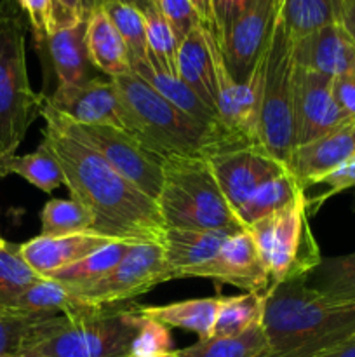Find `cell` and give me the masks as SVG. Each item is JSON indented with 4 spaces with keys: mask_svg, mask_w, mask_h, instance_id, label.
<instances>
[{
    "mask_svg": "<svg viewBox=\"0 0 355 357\" xmlns=\"http://www.w3.org/2000/svg\"><path fill=\"white\" fill-rule=\"evenodd\" d=\"M40 117L42 143L58 159L72 199L93 213L94 232L131 244H164L167 225L159 204L73 135L47 100Z\"/></svg>",
    "mask_w": 355,
    "mask_h": 357,
    "instance_id": "obj_1",
    "label": "cell"
},
{
    "mask_svg": "<svg viewBox=\"0 0 355 357\" xmlns=\"http://www.w3.org/2000/svg\"><path fill=\"white\" fill-rule=\"evenodd\" d=\"M267 351L260 357H315L355 335V305L334 303L305 278L270 284L261 316Z\"/></svg>",
    "mask_w": 355,
    "mask_h": 357,
    "instance_id": "obj_2",
    "label": "cell"
},
{
    "mask_svg": "<svg viewBox=\"0 0 355 357\" xmlns=\"http://www.w3.org/2000/svg\"><path fill=\"white\" fill-rule=\"evenodd\" d=\"M111 80L118 93L122 129L164 159H211L230 150L247 149L223 126L202 124L181 112L134 72Z\"/></svg>",
    "mask_w": 355,
    "mask_h": 357,
    "instance_id": "obj_3",
    "label": "cell"
},
{
    "mask_svg": "<svg viewBox=\"0 0 355 357\" xmlns=\"http://www.w3.org/2000/svg\"><path fill=\"white\" fill-rule=\"evenodd\" d=\"M141 319L138 307L120 305L37 321L19 357H129Z\"/></svg>",
    "mask_w": 355,
    "mask_h": 357,
    "instance_id": "obj_4",
    "label": "cell"
},
{
    "mask_svg": "<svg viewBox=\"0 0 355 357\" xmlns=\"http://www.w3.org/2000/svg\"><path fill=\"white\" fill-rule=\"evenodd\" d=\"M157 204L167 229H244L226 202L211 164L202 157L164 160V180Z\"/></svg>",
    "mask_w": 355,
    "mask_h": 357,
    "instance_id": "obj_5",
    "label": "cell"
},
{
    "mask_svg": "<svg viewBox=\"0 0 355 357\" xmlns=\"http://www.w3.org/2000/svg\"><path fill=\"white\" fill-rule=\"evenodd\" d=\"M45 96L35 93L26 66V26L13 0L0 2V159L16 153Z\"/></svg>",
    "mask_w": 355,
    "mask_h": 357,
    "instance_id": "obj_6",
    "label": "cell"
},
{
    "mask_svg": "<svg viewBox=\"0 0 355 357\" xmlns=\"http://www.w3.org/2000/svg\"><path fill=\"white\" fill-rule=\"evenodd\" d=\"M261 61L260 145L287 166L296 149L294 49L284 24L275 20Z\"/></svg>",
    "mask_w": 355,
    "mask_h": 357,
    "instance_id": "obj_7",
    "label": "cell"
},
{
    "mask_svg": "<svg viewBox=\"0 0 355 357\" xmlns=\"http://www.w3.org/2000/svg\"><path fill=\"white\" fill-rule=\"evenodd\" d=\"M271 284L308 275L320 264L319 244L308 223L305 192L278 211L246 227Z\"/></svg>",
    "mask_w": 355,
    "mask_h": 357,
    "instance_id": "obj_8",
    "label": "cell"
},
{
    "mask_svg": "<svg viewBox=\"0 0 355 357\" xmlns=\"http://www.w3.org/2000/svg\"><path fill=\"white\" fill-rule=\"evenodd\" d=\"M167 281H173V272L164 244H134L103 279L84 289H70L87 309H108L127 305Z\"/></svg>",
    "mask_w": 355,
    "mask_h": 357,
    "instance_id": "obj_9",
    "label": "cell"
},
{
    "mask_svg": "<svg viewBox=\"0 0 355 357\" xmlns=\"http://www.w3.org/2000/svg\"><path fill=\"white\" fill-rule=\"evenodd\" d=\"M61 115V114H59ZM65 124L75 136L96 150L115 171L157 202L164 180V157L150 150L145 143L122 128L113 126H80L68 121Z\"/></svg>",
    "mask_w": 355,
    "mask_h": 357,
    "instance_id": "obj_10",
    "label": "cell"
},
{
    "mask_svg": "<svg viewBox=\"0 0 355 357\" xmlns=\"http://www.w3.org/2000/svg\"><path fill=\"white\" fill-rule=\"evenodd\" d=\"M261 61L246 82L230 75L221 49L216 56V112L223 128L247 146H260Z\"/></svg>",
    "mask_w": 355,
    "mask_h": 357,
    "instance_id": "obj_11",
    "label": "cell"
},
{
    "mask_svg": "<svg viewBox=\"0 0 355 357\" xmlns=\"http://www.w3.org/2000/svg\"><path fill=\"white\" fill-rule=\"evenodd\" d=\"M191 278L232 284L246 293H265L271 284L270 274L246 229L233 234L211 260L188 268L180 279Z\"/></svg>",
    "mask_w": 355,
    "mask_h": 357,
    "instance_id": "obj_12",
    "label": "cell"
},
{
    "mask_svg": "<svg viewBox=\"0 0 355 357\" xmlns=\"http://www.w3.org/2000/svg\"><path fill=\"white\" fill-rule=\"evenodd\" d=\"M277 14L278 0H254L219 42L225 65L235 82H246L254 72L274 30Z\"/></svg>",
    "mask_w": 355,
    "mask_h": 357,
    "instance_id": "obj_13",
    "label": "cell"
},
{
    "mask_svg": "<svg viewBox=\"0 0 355 357\" xmlns=\"http://www.w3.org/2000/svg\"><path fill=\"white\" fill-rule=\"evenodd\" d=\"M216 181L232 211L239 213L244 202L271 178L285 173L287 166L260 146L230 150L207 159Z\"/></svg>",
    "mask_w": 355,
    "mask_h": 357,
    "instance_id": "obj_14",
    "label": "cell"
},
{
    "mask_svg": "<svg viewBox=\"0 0 355 357\" xmlns=\"http://www.w3.org/2000/svg\"><path fill=\"white\" fill-rule=\"evenodd\" d=\"M333 94V79L296 65L294 129L296 146L305 145L350 121Z\"/></svg>",
    "mask_w": 355,
    "mask_h": 357,
    "instance_id": "obj_15",
    "label": "cell"
},
{
    "mask_svg": "<svg viewBox=\"0 0 355 357\" xmlns=\"http://www.w3.org/2000/svg\"><path fill=\"white\" fill-rule=\"evenodd\" d=\"M45 100L58 114L75 124L122 128L117 87L108 77H96L82 84H58Z\"/></svg>",
    "mask_w": 355,
    "mask_h": 357,
    "instance_id": "obj_16",
    "label": "cell"
},
{
    "mask_svg": "<svg viewBox=\"0 0 355 357\" xmlns=\"http://www.w3.org/2000/svg\"><path fill=\"white\" fill-rule=\"evenodd\" d=\"M113 243H117V239L113 237L87 230V232L70 234V236L61 237L37 236L28 243L19 244V251L24 261L40 278L47 279L56 272L79 264L89 255Z\"/></svg>",
    "mask_w": 355,
    "mask_h": 357,
    "instance_id": "obj_17",
    "label": "cell"
},
{
    "mask_svg": "<svg viewBox=\"0 0 355 357\" xmlns=\"http://www.w3.org/2000/svg\"><path fill=\"white\" fill-rule=\"evenodd\" d=\"M354 153L355 119H350L320 138L296 146L287 162V169L296 178L301 190L306 192L317 178L329 173Z\"/></svg>",
    "mask_w": 355,
    "mask_h": 357,
    "instance_id": "obj_18",
    "label": "cell"
},
{
    "mask_svg": "<svg viewBox=\"0 0 355 357\" xmlns=\"http://www.w3.org/2000/svg\"><path fill=\"white\" fill-rule=\"evenodd\" d=\"M294 63L329 79L355 73V42L343 24H329L292 42Z\"/></svg>",
    "mask_w": 355,
    "mask_h": 357,
    "instance_id": "obj_19",
    "label": "cell"
},
{
    "mask_svg": "<svg viewBox=\"0 0 355 357\" xmlns=\"http://www.w3.org/2000/svg\"><path fill=\"white\" fill-rule=\"evenodd\" d=\"M219 42L205 24H198L178 47V77L216 112V56ZM218 114V112H216Z\"/></svg>",
    "mask_w": 355,
    "mask_h": 357,
    "instance_id": "obj_20",
    "label": "cell"
},
{
    "mask_svg": "<svg viewBox=\"0 0 355 357\" xmlns=\"http://www.w3.org/2000/svg\"><path fill=\"white\" fill-rule=\"evenodd\" d=\"M87 20L61 23L45 40L49 59L54 68L58 84H82L93 80V63L86 45Z\"/></svg>",
    "mask_w": 355,
    "mask_h": 357,
    "instance_id": "obj_21",
    "label": "cell"
},
{
    "mask_svg": "<svg viewBox=\"0 0 355 357\" xmlns=\"http://www.w3.org/2000/svg\"><path fill=\"white\" fill-rule=\"evenodd\" d=\"M239 230L242 229L239 227L214 230L167 229L164 253L173 272V279H180L184 271L211 260L221 250L223 244Z\"/></svg>",
    "mask_w": 355,
    "mask_h": 357,
    "instance_id": "obj_22",
    "label": "cell"
},
{
    "mask_svg": "<svg viewBox=\"0 0 355 357\" xmlns=\"http://www.w3.org/2000/svg\"><path fill=\"white\" fill-rule=\"evenodd\" d=\"M86 45L93 66L108 79L132 72L127 47L103 7H96L87 17Z\"/></svg>",
    "mask_w": 355,
    "mask_h": 357,
    "instance_id": "obj_23",
    "label": "cell"
},
{
    "mask_svg": "<svg viewBox=\"0 0 355 357\" xmlns=\"http://www.w3.org/2000/svg\"><path fill=\"white\" fill-rule=\"evenodd\" d=\"M90 310L97 309H87L68 286L42 278L14 302L9 312L31 321H44L56 316H82Z\"/></svg>",
    "mask_w": 355,
    "mask_h": 357,
    "instance_id": "obj_24",
    "label": "cell"
},
{
    "mask_svg": "<svg viewBox=\"0 0 355 357\" xmlns=\"http://www.w3.org/2000/svg\"><path fill=\"white\" fill-rule=\"evenodd\" d=\"M131 70L136 75L141 77L146 84H150L160 96L166 98L181 112L194 117L195 121L207 126H223L219 122L218 114L188 84H184L178 75L167 73L150 58L146 61L132 63Z\"/></svg>",
    "mask_w": 355,
    "mask_h": 357,
    "instance_id": "obj_25",
    "label": "cell"
},
{
    "mask_svg": "<svg viewBox=\"0 0 355 357\" xmlns=\"http://www.w3.org/2000/svg\"><path fill=\"white\" fill-rule=\"evenodd\" d=\"M221 295L211 298H190L167 305H141L138 307L139 316L162 323L167 328H181L194 331L198 340L211 338L218 316Z\"/></svg>",
    "mask_w": 355,
    "mask_h": 357,
    "instance_id": "obj_26",
    "label": "cell"
},
{
    "mask_svg": "<svg viewBox=\"0 0 355 357\" xmlns=\"http://www.w3.org/2000/svg\"><path fill=\"white\" fill-rule=\"evenodd\" d=\"M343 0H278V21L292 42L329 24L341 23Z\"/></svg>",
    "mask_w": 355,
    "mask_h": 357,
    "instance_id": "obj_27",
    "label": "cell"
},
{
    "mask_svg": "<svg viewBox=\"0 0 355 357\" xmlns=\"http://www.w3.org/2000/svg\"><path fill=\"white\" fill-rule=\"evenodd\" d=\"M305 281L329 302L355 305V253L322 258Z\"/></svg>",
    "mask_w": 355,
    "mask_h": 357,
    "instance_id": "obj_28",
    "label": "cell"
},
{
    "mask_svg": "<svg viewBox=\"0 0 355 357\" xmlns=\"http://www.w3.org/2000/svg\"><path fill=\"white\" fill-rule=\"evenodd\" d=\"M9 174H17L44 194H52L56 188L61 187L65 180L58 159L52 155L45 143H40L37 150L24 155L14 153L0 159V178Z\"/></svg>",
    "mask_w": 355,
    "mask_h": 357,
    "instance_id": "obj_29",
    "label": "cell"
},
{
    "mask_svg": "<svg viewBox=\"0 0 355 357\" xmlns=\"http://www.w3.org/2000/svg\"><path fill=\"white\" fill-rule=\"evenodd\" d=\"M301 187L298 185L296 178L292 176L291 171L278 174V176L271 178L267 183L261 185L246 202L242 208L237 213L240 225L246 229L247 225L254 223L256 220L263 218V216L271 215V213L278 211L294 201L299 194H301Z\"/></svg>",
    "mask_w": 355,
    "mask_h": 357,
    "instance_id": "obj_30",
    "label": "cell"
},
{
    "mask_svg": "<svg viewBox=\"0 0 355 357\" xmlns=\"http://www.w3.org/2000/svg\"><path fill=\"white\" fill-rule=\"evenodd\" d=\"M263 324L256 323L237 337H211L176 351L180 357H260L267 351Z\"/></svg>",
    "mask_w": 355,
    "mask_h": 357,
    "instance_id": "obj_31",
    "label": "cell"
},
{
    "mask_svg": "<svg viewBox=\"0 0 355 357\" xmlns=\"http://www.w3.org/2000/svg\"><path fill=\"white\" fill-rule=\"evenodd\" d=\"M134 244L124 243V241L108 244V246L97 250L96 253L80 260L79 264L63 268V271L56 272V274H52L47 279L61 282V284L68 286L72 289H84L97 282L100 279H103L127 255V251Z\"/></svg>",
    "mask_w": 355,
    "mask_h": 357,
    "instance_id": "obj_32",
    "label": "cell"
},
{
    "mask_svg": "<svg viewBox=\"0 0 355 357\" xmlns=\"http://www.w3.org/2000/svg\"><path fill=\"white\" fill-rule=\"evenodd\" d=\"M263 316V293L221 296L211 337H237L260 323Z\"/></svg>",
    "mask_w": 355,
    "mask_h": 357,
    "instance_id": "obj_33",
    "label": "cell"
},
{
    "mask_svg": "<svg viewBox=\"0 0 355 357\" xmlns=\"http://www.w3.org/2000/svg\"><path fill=\"white\" fill-rule=\"evenodd\" d=\"M93 213L75 199H51L40 213V236H70L93 230Z\"/></svg>",
    "mask_w": 355,
    "mask_h": 357,
    "instance_id": "obj_34",
    "label": "cell"
},
{
    "mask_svg": "<svg viewBox=\"0 0 355 357\" xmlns=\"http://www.w3.org/2000/svg\"><path fill=\"white\" fill-rule=\"evenodd\" d=\"M40 279L21 257L19 244L6 243L0 251V310L9 312L14 302Z\"/></svg>",
    "mask_w": 355,
    "mask_h": 357,
    "instance_id": "obj_35",
    "label": "cell"
},
{
    "mask_svg": "<svg viewBox=\"0 0 355 357\" xmlns=\"http://www.w3.org/2000/svg\"><path fill=\"white\" fill-rule=\"evenodd\" d=\"M143 17H145L146 26V44H148V58L152 59L155 65L166 70L167 73L178 75L176 61H178V44L176 37H174L173 28L166 21V17L160 14L155 3H150L145 10H143Z\"/></svg>",
    "mask_w": 355,
    "mask_h": 357,
    "instance_id": "obj_36",
    "label": "cell"
},
{
    "mask_svg": "<svg viewBox=\"0 0 355 357\" xmlns=\"http://www.w3.org/2000/svg\"><path fill=\"white\" fill-rule=\"evenodd\" d=\"M100 7H103L104 13L108 14L113 26L117 28L118 35L124 40L131 65L146 61L148 59V44H146V26L141 10L117 2H108Z\"/></svg>",
    "mask_w": 355,
    "mask_h": 357,
    "instance_id": "obj_37",
    "label": "cell"
},
{
    "mask_svg": "<svg viewBox=\"0 0 355 357\" xmlns=\"http://www.w3.org/2000/svg\"><path fill=\"white\" fill-rule=\"evenodd\" d=\"M315 185H322V187L326 188H324V192L317 194L315 197H306V209H308V215H313V213L319 211V209L322 208L331 197H334V195L355 187V153L348 157L347 160H343L340 166L331 169L329 173L317 178L310 187H315Z\"/></svg>",
    "mask_w": 355,
    "mask_h": 357,
    "instance_id": "obj_38",
    "label": "cell"
},
{
    "mask_svg": "<svg viewBox=\"0 0 355 357\" xmlns=\"http://www.w3.org/2000/svg\"><path fill=\"white\" fill-rule=\"evenodd\" d=\"M169 330L171 328L164 326L159 321L143 317L138 335H136L134 342H132L131 356L148 357L173 352V338H171Z\"/></svg>",
    "mask_w": 355,
    "mask_h": 357,
    "instance_id": "obj_39",
    "label": "cell"
},
{
    "mask_svg": "<svg viewBox=\"0 0 355 357\" xmlns=\"http://www.w3.org/2000/svg\"><path fill=\"white\" fill-rule=\"evenodd\" d=\"M153 3L173 28L178 44H181L194 28L204 24L190 0H153Z\"/></svg>",
    "mask_w": 355,
    "mask_h": 357,
    "instance_id": "obj_40",
    "label": "cell"
},
{
    "mask_svg": "<svg viewBox=\"0 0 355 357\" xmlns=\"http://www.w3.org/2000/svg\"><path fill=\"white\" fill-rule=\"evenodd\" d=\"M37 321L0 310V357H19L31 324Z\"/></svg>",
    "mask_w": 355,
    "mask_h": 357,
    "instance_id": "obj_41",
    "label": "cell"
},
{
    "mask_svg": "<svg viewBox=\"0 0 355 357\" xmlns=\"http://www.w3.org/2000/svg\"><path fill=\"white\" fill-rule=\"evenodd\" d=\"M17 3L26 13L37 45L44 47L47 37L58 24L54 0H17Z\"/></svg>",
    "mask_w": 355,
    "mask_h": 357,
    "instance_id": "obj_42",
    "label": "cell"
},
{
    "mask_svg": "<svg viewBox=\"0 0 355 357\" xmlns=\"http://www.w3.org/2000/svg\"><path fill=\"white\" fill-rule=\"evenodd\" d=\"M254 0H212V14L218 42L225 38L235 21L253 6Z\"/></svg>",
    "mask_w": 355,
    "mask_h": 357,
    "instance_id": "obj_43",
    "label": "cell"
},
{
    "mask_svg": "<svg viewBox=\"0 0 355 357\" xmlns=\"http://www.w3.org/2000/svg\"><path fill=\"white\" fill-rule=\"evenodd\" d=\"M54 3L58 24L75 20H87L89 14L97 7L96 0H54Z\"/></svg>",
    "mask_w": 355,
    "mask_h": 357,
    "instance_id": "obj_44",
    "label": "cell"
},
{
    "mask_svg": "<svg viewBox=\"0 0 355 357\" xmlns=\"http://www.w3.org/2000/svg\"><path fill=\"white\" fill-rule=\"evenodd\" d=\"M333 94L341 110L355 119V73L333 79Z\"/></svg>",
    "mask_w": 355,
    "mask_h": 357,
    "instance_id": "obj_45",
    "label": "cell"
},
{
    "mask_svg": "<svg viewBox=\"0 0 355 357\" xmlns=\"http://www.w3.org/2000/svg\"><path fill=\"white\" fill-rule=\"evenodd\" d=\"M190 2L194 3V7L197 9L198 16H200L202 23L205 24V28H207V30H211L212 33L216 35L214 14H212V0H190Z\"/></svg>",
    "mask_w": 355,
    "mask_h": 357,
    "instance_id": "obj_46",
    "label": "cell"
},
{
    "mask_svg": "<svg viewBox=\"0 0 355 357\" xmlns=\"http://www.w3.org/2000/svg\"><path fill=\"white\" fill-rule=\"evenodd\" d=\"M341 24L355 42V0H343V10H341Z\"/></svg>",
    "mask_w": 355,
    "mask_h": 357,
    "instance_id": "obj_47",
    "label": "cell"
},
{
    "mask_svg": "<svg viewBox=\"0 0 355 357\" xmlns=\"http://www.w3.org/2000/svg\"><path fill=\"white\" fill-rule=\"evenodd\" d=\"M315 357H355V335Z\"/></svg>",
    "mask_w": 355,
    "mask_h": 357,
    "instance_id": "obj_48",
    "label": "cell"
},
{
    "mask_svg": "<svg viewBox=\"0 0 355 357\" xmlns=\"http://www.w3.org/2000/svg\"><path fill=\"white\" fill-rule=\"evenodd\" d=\"M108 2H117V3H125V6H131V7H134V9H138V10H145L146 7L150 6V3L153 2V0H96V3H97V7L100 6H103V3H108Z\"/></svg>",
    "mask_w": 355,
    "mask_h": 357,
    "instance_id": "obj_49",
    "label": "cell"
},
{
    "mask_svg": "<svg viewBox=\"0 0 355 357\" xmlns=\"http://www.w3.org/2000/svg\"><path fill=\"white\" fill-rule=\"evenodd\" d=\"M129 357H139V356H129ZM148 357H180L176 351L169 352V354H160V356H148Z\"/></svg>",
    "mask_w": 355,
    "mask_h": 357,
    "instance_id": "obj_50",
    "label": "cell"
},
{
    "mask_svg": "<svg viewBox=\"0 0 355 357\" xmlns=\"http://www.w3.org/2000/svg\"><path fill=\"white\" fill-rule=\"evenodd\" d=\"M6 243H7V241H3L2 237H0V251L3 250V246H6Z\"/></svg>",
    "mask_w": 355,
    "mask_h": 357,
    "instance_id": "obj_51",
    "label": "cell"
}]
</instances>
